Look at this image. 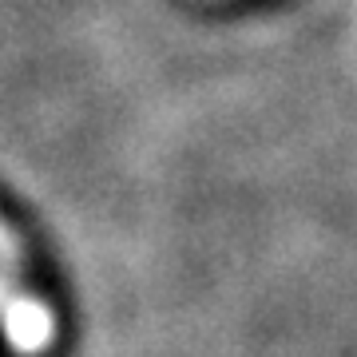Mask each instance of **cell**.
<instances>
[{
	"label": "cell",
	"instance_id": "6da1fadb",
	"mask_svg": "<svg viewBox=\"0 0 357 357\" xmlns=\"http://www.w3.org/2000/svg\"><path fill=\"white\" fill-rule=\"evenodd\" d=\"M0 310H4V330L16 354H40L52 342V318L32 294H13Z\"/></svg>",
	"mask_w": 357,
	"mask_h": 357
},
{
	"label": "cell",
	"instance_id": "7a4b0ae2",
	"mask_svg": "<svg viewBox=\"0 0 357 357\" xmlns=\"http://www.w3.org/2000/svg\"><path fill=\"white\" fill-rule=\"evenodd\" d=\"M0 282L13 294H20V255H16V238L13 230L0 222Z\"/></svg>",
	"mask_w": 357,
	"mask_h": 357
},
{
	"label": "cell",
	"instance_id": "3957f363",
	"mask_svg": "<svg viewBox=\"0 0 357 357\" xmlns=\"http://www.w3.org/2000/svg\"><path fill=\"white\" fill-rule=\"evenodd\" d=\"M8 298H13V290H8V286H4V282H0V306H4V302H8Z\"/></svg>",
	"mask_w": 357,
	"mask_h": 357
}]
</instances>
